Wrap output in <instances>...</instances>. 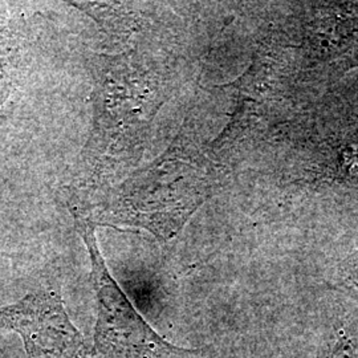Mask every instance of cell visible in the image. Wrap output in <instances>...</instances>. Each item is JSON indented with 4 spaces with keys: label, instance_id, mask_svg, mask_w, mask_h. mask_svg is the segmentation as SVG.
Listing matches in <instances>:
<instances>
[{
    "label": "cell",
    "instance_id": "obj_1",
    "mask_svg": "<svg viewBox=\"0 0 358 358\" xmlns=\"http://www.w3.org/2000/svg\"><path fill=\"white\" fill-rule=\"evenodd\" d=\"M76 227L88 248L97 300L96 349L108 358H174L198 350L180 349L154 332L129 301L105 264L90 219L75 213Z\"/></svg>",
    "mask_w": 358,
    "mask_h": 358
},
{
    "label": "cell",
    "instance_id": "obj_2",
    "mask_svg": "<svg viewBox=\"0 0 358 358\" xmlns=\"http://www.w3.org/2000/svg\"><path fill=\"white\" fill-rule=\"evenodd\" d=\"M0 325L22 336L27 358L88 357L83 334L55 292L28 294L16 304L0 308Z\"/></svg>",
    "mask_w": 358,
    "mask_h": 358
},
{
    "label": "cell",
    "instance_id": "obj_3",
    "mask_svg": "<svg viewBox=\"0 0 358 358\" xmlns=\"http://www.w3.org/2000/svg\"><path fill=\"white\" fill-rule=\"evenodd\" d=\"M341 278L346 288L358 296V251L348 259L341 272Z\"/></svg>",
    "mask_w": 358,
    "mask_h": 358
},
{
    "label": "cell",
    "instance_id": "obj_4",
    "mask_svg": "<svg viewBox=\"0 0 358 358\" xmlns=\"http://www.w3.org/2000/svg\"><path fill=\"white\" fill-rule=\"evenodd\" d=\"M358 346L350 337L340 336L333 346L329 358H357Z\"/></svg>",
    "mask_w": 358,
    "mask_h": 358
},
{
    "label": "cell",
    "instance_id": "obj_5",
    "mask_svg": "<svg viewBox=\"0 0 358 358\" xmlns=\"http://www.w3.org/2000/svg\"><path fill=\"white\" fill-rule=\"evenodd\" d=\"M357 358H358V355H357Z\"/></svg>",
    "mask_w": 358,
    "mask_h": 358
}]
</instances>
